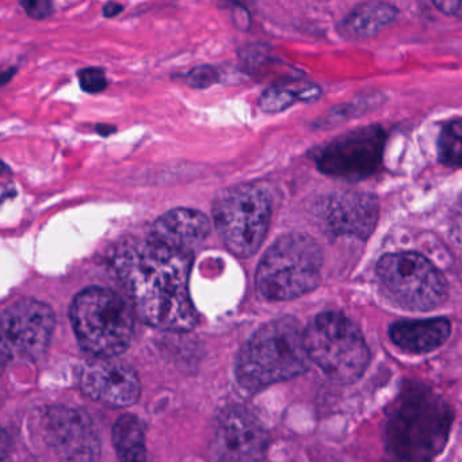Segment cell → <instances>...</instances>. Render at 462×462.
<instances>
[{
	"label": "cell",
	"instance_id": "obj_19",
	"mask_svg": "<svg viewBox=\"0 0 462 462\" xmlns=\"http://www.w3.org/2000/svg\"><path fill=\"white\" fill-rule=\"evenodd\" d=\"M319 94L320 90L312 85L273 86L264 91L259 105L263 112L278 113L288 109L296 101L316 99Z\"/></svg>",
	"mask_w": 462,
	"mask_h": 462
},
{
	"label": "cell",
	"instance_id": "obj_15",
	"mask_svg": "<svg viewBox=\"0 0 462 462\" xmlns=\"http://www.w3.org/2000/svg\"><path fill=\"white\" fill-rule=\"evenodd\" d=\"M377 218L378 202L372 194L346 191L329 202L328 224L337 234L365 239L372 234Z\"/></svg>",
	"mask_w": 462,
	"mask_h": 462
},
{
	"label": "cell",
	"instance_id": "obj_11",
	"mask_svg": "<svg viewBox=\"0 0 462 462\" xmlns=\"http://www.w3.org/2000/svg\"><path fill=\"white\" fill-rule=\"evenodd\" d=\"M45 442L60 462H98L101 439L93 420L79 408L56 407L45 410L42 419Z\"/></svg>",
	"mask_w": 462,
	"mask_h": 462
},
{
	"label": "cell",
	"instance_id": "obj_12",
	"mask_svg": "<svg viewBox=\"0 0 462 462\" xmlns=\"http://www.w3.org/2000/svg\"><path fill=\"white\" fill-rule=\"evenodd\" d=\"M216 448L223 462H262L269 448V434L250 411L229 408L218 418Z\"/></svg>",
	"mask_w": 462,
	"mask_h": 462
},
{
	"label": "cell",
	"instance_id": "obj_20",
	"mask_svg": "<svg viewBox=\"0 0 462 462\" xmlns=\"http://www.w3.org/2000/svg\"><path fill=\"white\" fill-rule=\"evenodd\" d=\"M438 158L445 166L462 167V120L443 126L438 140Z\"/></svg>",
	"mask_w": 462,
	"mask_h": 462
},
{
	"label": "cell",
	"instance_id": "obj_22",
	"mask_svg": "<svg viewBox=\"0 0 462 462\" xmlns=\"http://www.w3.org/2000/svg\"><path fill=\"white\" fill-rule=\"evenodd\" d=\"M216 80V71L210 67H199L188 75V82L194 88H207Z\"/></svg>",
	"mask_w": 462,
	"mask_h": 462
},
{
	"label": "cell",
	"instance_id": "obj_23",
	"mask_svg": "<svg viewBox=\"0 0 462 462\" xmlns=\"http://www.w3.org/2000/svg\"><path fill=\"white\" fill-rule=\"evenodd\" d=\"M21 6L26 10L31 17L36 20H44L50 17L53 13V5L51 2H40V0H32V2H21Z\"/></svg>",
	"mask_w": 462,
	"mask_h": 462
},
{
	"label": "cell",
	"instance_id": "obj_5",
	"mask_svg": "<svg viewBox=\"0 0 462 462\" xmlns=\"http://www.w3.org/2000/svg\"><path fill=\"white\" fill-rule=\"evenodd\" d=\"M323 253L315 239L300 232L283 235L264 253L256 270V289L270 301H289L320 283Z\"/></svg>",
	"mask_w": 462,
	"mask_h": 462
},
{
	"label": "cell",
	"instance_id": "obj_3",
	"mask_svg": "<svg viewBox=\"0 0 462 462\" xmlns=\"http://www.w3.org/2000/svg\"><path fill=\"white\" fill-rule=\"evenodd\" d=\"M304 331L293 318L275 319L262 326L240 350L237 383L256 392L307 372L310 358Z\"/></svg>",
	"mask_w": 462,
	"mask_h": 462
},
{
	"label": "cell",
	"instance_id": "obj_13",
	"mask_svg": "<svg viewBox=\"0 0 462 462\" xmlns=\"http://www.w3.org/2000/svg\"><path fill=\"white\" fill-rule=\"evenodd\" d=\"M80 388L94 402L124 408L139 402L142 383L129 365L116 358H97L80 373Z\"/></svg>",
	"mask_w": 462,
	"mask_h": 462
},
{
	"label": "cell",
	"instance_id": "obj_8",
	"mask_svg": "<svg viewBox=\"0 0 462 462\" xmlns=\"http://www.w3.org/2000/svg\"><path fill=\"white\" fill-rule=\"evenodd\" d=\"M377 274L392 296L408 310H431L448 299L445 277L420 254H388L378 262Z\"/></svg>",
	"mask_w": 462,
	"mask_h": 462
},
{
	"label": "cell",
	"instance_id": "obj_2",
	"mask_svg": "<svg viewBox=\"0 0 462 462\" xmlns=\"http://www.w3.org/2000/svg\"><path fill=\"white\" fill-rule=\"evenodd\" d=\"M453 423L450 405L421 383H408L392 405L386 443L407 462H427L439 456Z\"/></svg>",
	"mask_w": 462,
	"mask_h": 462
},
{
	"label": "cell",
	"instance_id": "obj_18",
	"mask_svg": "<svg viewBox=\"0 0 462 462\" xmlns=\"http://www.w3.org/2000/svg\"><path fill=\"white\" fill-rule=\"evenodd\" d=\"M113 443L120 462H150L144 427L136 415L126 413L116 421Z\"/></svg>",
	"mask_w": 462,
	"mask_h": 462
},
{
	"label": "cell",
	"instance_id": "obj_25",
	"mask_svg": "<svg viewBox=\"0 0 462 462\" xmlns=\"http://www.w3.org/2000/svg\"><path fill=\"white\" fill-rule=\"evenodd\" d=\"M121 10H123V6H120V5L109 4L105 7V15H106V17H115L118 13H121Z\"/></svg>",
	"mask_w": 462,
	"mask_h": 462
},
{
	"label": "cell",
	"instance_id": "obj_24",
	"mask_svg": "<svg viewBox=\"0 0 462 462\" xmlns=\"http://www.w3.org/2000/svg\"><path fill=\"white\" fill-rule=\"evenodd\" d=\"M434 6L445 14L462 18V2H435Z\"/></svg>",
	"mask_w": 462,
	"mask_h": 462
},
{
	"label": "cell",
	"instance_id": "obj_6",
	"mask_svg": "<svg viewBox=\"0 0 462 462\" xmlns=\"http://www.w3.org/2000/svg\"><path fill=\"white\" fill-rule=\"evenodd\" d=\"M305 347L332 381L342 385L356 383L370 364V350L361 329L339 312L316 316L305 328Z\"/></svg>",
	"mask_w": 462,
	"mask_h": 462
},
{
	"label": "cell",
	"instance_id": "obj_21",
	"mask_svg": "<svg viewBox=\"0 0 462 462\" xmlns=\"http://www.w3.org/2000/svg\"><path fill=\"white\" fill-rule=\"evenodd\" d=\"M79 83L86 93L97 94L106 88L107 79L101 69H86L79 72Z\"/></svg>",
	"mask_w": 462,
	"mask_h": 462
},
{
	"label": "cell",
	"instance_id": "obj_1",
	"mask_svg": "<svg viewBox=\"0 0 462 462\" xmlns=\"http://www.w3.org/2000/svg\"><path fill=\"white\" fill-rule=\"evenodd\" d=\"M137 315L162 331L188 332L199 323L189 291L191 253L172 250L153 239L120 245L113 256Z\"/></svg>",
	"mask_w": 462,
	"mask_h": 462
},
{
	"label": "cell",
	"instance_id": "obj_7",
	"mask_svg": "<svg viewBox=\"0 0 462 462\" xmlns=\"http://www.w3.org/2000/svg\"><path fill=\"white\" fill-rule=\"evenodd\" d=\"M212 213L226 248L239 258H248L259 250L269 231L272 199L261 186H234L217 194Z\"/></svg>",
	"mask_w": 462,
	"mask_h": 462
},
{
	"label": "cell",
	"instance_id": "obj_4",
	"mask_svg": "<svg viewBox=\"0 0 462 462\" xmlns=\"http://www.w3.org/2000/svg\"><path fill=\"white\" fill-rule=\"evenodd\" d=\"M69 319L83 350L97 358H117L134 337V310L110 289L93 286L80 291L69 308Z\"/></svg>",
	"mask_w": 462,
	"mask_h": 462
},
{
	"label": "cell",
	"instance_id": "obj_9",
	"mask_svg": "<svg viewBox=\"0 0 462 462\" xmlns=\"http://www.w3.org/2000/svg\"><path fill=\"white\" fill-rule=\"evenodd\" d=\"M386 134L378 125L364 126L329 143L318 156V169L329 177L361 180L377 171Z\"/></svg>",
	"mask_w": 462,
	"mask_h": 462
},
{
	"label": "cell",
	"instance_id": "obj_16",
	"mask_svg": "<svg viewBox=\"0 0 462 462\" xmlns=\"http://www.w3.org/2000/svg\"><path fill=\"white\" fill-rule=\"evenodd\" d=\"M450 334L451 324L445 318L397 321L389 328V337L397 347L418 354L440 347Z\"/></svg>",
	"mask_w": 462,
	"mask_h": 462
},
{
	"label": "cell",
	"instance_id": "obj_10",
	"mask_svg": "<svg viewBox=\"0 0 462 462\" xmlns=\"http://www.w3.org/2000/svg\"><path fill=\"white\" fill-rule=\"evenodd\" d=\"M55 313L45 302L21 299L2 313L4 351L18 358L34 361L47 351L53 331Z\"/></svg>",
	"mask_w": 462,
	"mask_h": 462
},
{
	"label": "cell",
	"instance_id": "obj_14",
	"mask_svg": "<svg viewBox=\"0 0 462 462\" xmlns=\"http://www.w3.org/2000/svg\"><path fill=\"white\" fill-rule=\"evenodd\" d=\"M210 234L209 218L196 209L178 208L161 216L152 226V239L172 250L191 253Z\"/></svg>",
	"mask_w": 462,
	"mask_h": 462
},
{
	"label": "cell",
	"instance_id": "obj_17",
	"mask_svg": "<svg viewBox=\"0 0 462 462\" xmlns=\"http://www.w3.org/2000/svg\"><path fill=\"white\" fill-rule=\"evenodd\" d=\"M397 17L396 7L383 2L359 5L340 23L339 33L346 39L361 40L374 36Z\"/></svg>",
	"mask_w": 462,
	"mask_h": 462
}]
</instances>
